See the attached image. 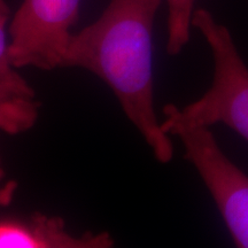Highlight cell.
I'll use <instances>...</instances> for the list:
<instances>
[{
    "label": "cell",
    "mask_w": 248,
    "mask_h": 248,
    "mask_svg": "<svg viewBox=\"0 0 248 248\" xmlns=\"http://www.w3.org/2000/svg\"><path fill=\"white\" fill-rule=\"evenodd\" d=\"M161 0H110L94 22L73 33L60 68H82L104 80L161 163L171 139L154 106L153 27Z\"/></svg>",
    "instance_id": "obj_1"
},
{
    "label": "cell",
    "mask_w": 248,
    "mask_h": 248,
    "mask_svg": "<svg viewBox=\"0 0 248 248\" xmlns=\"http://www.w3.org/2000/svg\"><path fill=\"white\" fill-rule=\"evenodd\" d=\"M195 28L209 45L214 60L210 88L197 100L179 108L167 105L161 128L175 136L182 130L224 124L248 141V67L238 51L230 30L204 8L195 9Z\"/></svg>",
    "instance_id": "obj_2"
},
{
    "label": "cell",
    "mask_w": 248,
    "mask_h": 248,
    "mask_svg": "<svg viewBox=\"0 0 248 248\" xmlns=\"http://www.w3.org/2000/svg\"><path fill=\"white\" fill-rule=\"evenodd\" d=\"M79 6L80 0H23L8 28L12 66L60 68Z\"/></svg>",
    "instance_id": "obj_3"
},
{
    "label": "cell",
    "mask_w": 248,
    "mask_h": 248,
    "mask_svg": "<svg viewBox=\"0 0 248 248\" xmlns=\"http://www.w3.org/2000/svg\"><path fill=\"white\" fill-rule=\"evenodd\" d=\"M184 159L194 167L224 219L234 245L248 248V175L219 147L207 126L176 133Z\"/></svg>",
    "instance_id": "obj_4"
},
{
    "label": "cell",
    "mask_w": 248,
    "mask_h": 248,
    "mask_svg": "<svg viewBox=\"0 0 248 248\" xmlns=\"http://www.w3.org/2000/svg\"><path fill=\"white\" fill-rule=\"evenodd\" d=\"M114 245L108 232L71 233L59 216L35 213L24 219L0 221V248H110Z\"/></svg>",
    "instance_id": "obj_5"
},
{
    "label": "cell",
    "mask_w": 248,
    "mask_h": 248,
    "mask_svg": "<svg viewBox=\"0 0 248 248\" xmlns=\"http://www.w3.org/2000/svg\"><path fill=\"white\" fill-rule=\"evenodd\" d=\"M40 102L35 90L8 60L0 62V131L20 135L35 126Z\"/></svg>",
    "instance_id": "obj_6"
},
{
    "label": "cell",
    "mask_w": 248,
    "mask_h": 248,
    "mask_svg": "<svg viewBox=\"0 0 248 248\" xmlns=\"http://www.w3.org/2000/svg\"><path fill=\"white\" fill-rule=\"evenodd\" d=\"M168 5L167 52L177 55L190 42L195 0H166Z\"/></svg>",
    "instance_id": "obj_7"
},
{
    "label": "cell",
    "mask_w": 248,
    "mask_h": 248,
    "mask_svg": "<svg viewBox=\"0 0 248 248\" xmlns=\"http://www.w3.org/2000/svg\"><path fill=\"white\" fill-rule=\"evenodd\" d=\"M17 186L16 181L6 178V172L2 168L1 156H0V207H7L13 202Z\"/></svg>",
    "instance_id": "obj_8"
},
{
    "label": "cell",
    "mask_w": 248,
    "mask_h": 248,
    "mask_svg": "<svg viewBox=\"0 0 248 248\" xmlns=\"http://www.w3.org/2000/svg\"><path fill=\"white\" fill-rule=\"evenodd\" d=\"M8 17L9 15L0 14V62L8 60L9 42H7V35H6V24Z\"/></svg>",
    "instance_id": "obj_9"
},
{
    "label": "cell",
    "mask_w": 248,
    "mask_h": 248,
    "mask_svg": "<svg viewBox=\"0 0 248 248\" xmlns=\"http://www.w3.org/2000/svg\"><path fill=\"white\" fill-rule=\"evenodd\" d=\"M11 11H9V7L6 2V0H0V14H6L9 15Z\"/></svg>",
    "instance_id": "obj_10"
}]
</instances>
